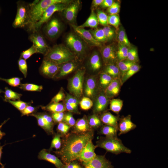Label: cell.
I'll use <instances>...</instances> for the list:
<instances>
[{"mask_svg": "<svg viewBox=\"0 0 168 168\" xmlns=\"http://www.w3.org/2000/svg\"><path fill=\"white\" fill-rule=\"evenodd\" d=\"M94 136L93 129L84 133H68L63 136L60 148L54 152L64 165L77 160L83 148L89 141L92 140Z\"/></svg>", "mask_w": 168, "mask_h": 168, "instance_id": "1", "label": "cell"}, {"mask_svg": "<svg viewBox=\"0 0 168 168\" xmlns=\"http://www.w3.org/2000/svg\"><path fill=\"white\" fill-rule=\"evenodd\" d=\"M68 0H35L29 4V29L32 30L34 25L40 19L46 9L51 5L58 3H68Z\"/></svg>", "mask_w": 168, "mask_h": 168, "instance_id": "2", "label": "cell"}, {"mask_svg": "<svg viewBox=\"0 0 168 168\" xmlns=\"http://www.w3.org/2000/svg\"><path fill=\"white\" fill-rule=\"evenodd\" d=\"M76 56L67 46L60 44L50 48L44 58L59 65L75 59Z\"/></svg>", "mask_w": 168, "mask_h": 168, "instance_id": "3", "label": "cell"}, {"mask_svg": "<svg viewBox=\"0 0 168 168\" xmlns=\"http://www.w3.org/2000/svg\"><path fill=\"white\" fill-rule=\"evenodd\" d=\"M97 147L105 149L109 152L118 155L122 153L130 154L132 151L125 146L117 137H100L96 142Z\"/></svg>", "mask_w": 168, "mask_h": 168, "instance_id": "4", "label": "cell"}, {"mask_svg": "<svg viewBox=\"0 0 168 168\" xmlns=\"http://www.w3.org/2000/svg\"><path fill=\"white\" fill-rule=\"evenodd\" d=\"M86 69L79 68L68 80V88L71 94L79 99L83 94V84Z\"/></svg>", "mask_w": 168, "mask_h": 168, "instance_id": "5", "label": "cell"}, {"mask_svg": "<svg viewBox=\"0 0 168 168\" xmlns=\"http://www.w3.org/2000/svg\"><path fill=\"white\" fill-rule=\"evenodd\" d=\"M65 42L67 46L76 56H82L85 53L86 43L76 33H69L66 37Z\"/></svg>", "mask_w": 168, "mask_h": 168, "instance_id": "6", "label": "cell"}, {"mask_svg": "<svg viewBox=\"0 0 168 168\" xmlns=\"http://www.w3.org/2000/svg\"><path fill=\"white\" fill-rule=\"evenodd\" d=\"M29 21V4L23 2H18L16 15L12 23L13 27L15 28L24 27L28 25Z\"/></svg>", "mask_w": 168, "mask_h": 168, "instance_id": "7", "label": "cell"}, {"mask_svg": "<svg viewBox=\"0 0 168 168\" xmlns=\"http://www.w3.org/2000/svg\"><path fill=\"white\" fill-rule=\"evenodd\" d=\"M69 3H56L50 6L45 10L40 20L34 25L32 30L33 32L39 31L42 26L49 20L55 12H62Z\"/></svg>", "mask_w": 168, "mask_h": 168, "instance_id": "8", "label": "cell"}, {"mask_svg": "<svg viewBox=\"0 0 168 168\" xmlns=\"http://www.w3.org/2000/svg\"><path fill=\"white\" fill-rule=\"evenodd\" d=\"M29 115L35 118L38 125L48 134L54 133V122L51 116L46 113H34Z\"/></svg>", "mask_w": 168, "mask_h": 168, "instance_id": "9", "label": "cell"}, {"mask_svg": "<svg viewBox=\"0 0 168 168\" xmlns=\"http://www.w3.org/2000/svg\"><path fill=\"white\" fill-rule=\"evenodd\" d=\"M29 39L39 53L44 56L50 49L43 36L39 31L33 32L29 36Z\"/></svg>", "mask_w": 168, "mask_h": 168, "instance_id": "10", "label": "cell"}, {"mask_svg": "<svg viewBox=\"0 0 168 168\" xmlns=\"http://www.w3.org/2000/svg\"><path fill=\"white\" fill-rule=\"evenodd\" d=\"M59 69L58 64L49 59L44 58L39 71L40 74L44 77L53 78L58 73Z\"/></svg>", "mask_w": 168, "mask_h": 168, "instance_id": "11", "label": "cell"}, {"mask_svg": "<svg viewBox=\"0 0 168 168\" xmlns=\"http://www.w3.org/2000/svg\"><path fill=\"white\" fill-rule=\"evenodd\" d=\"M62 29L61 21L57 18L54 17L50 20L46 25L44 32L49 38L54 40L59 35Z\"/></svg>", "mask_w": 168, "mask_h": 168, "instance_id": "12", "label": "cell"}, {"mask_svg": "<svg viewBox=\"0 0 168 168\" xmlns=\"http://www.w3.org/2000/svg\"><path fill=\"white\" fill-rule=\"evenodd\" d=\"M81 164L82 168H114L111 162L106 158L105 155H96L92 160Z\"/></svg>", "mask_w": 168, "mask_h": 168, "instance_id": "13", "label": "cell"}, {"mask_svg": "<svg viewBox=\"0 0 168 168\" xmlns=\"http://www.w3.org/2000/svg\"><path fill=\"white\" fill-rule=\"evenodd\" d=\"M80 4L79 0L72 1L62 11L65 19L71 24H75Z\"/></svg>", "mask_w": 168, "mask_h": 168, "instance_id": "14", "label": "cell"}, {"mask_svg": "<svg viewBox=\"0 0 168 168\" xmlns=\"http://www.w3.org/2000/svg\"><path fill=\"white\" fill-rule=\"evenodd\" d=\"M75 33L79 36L86 43L93 46H99L101 43L96 40L89 31L79 27L75 24H71Z\"/></svg>", "mask_w": 168, "mask_h": 168, "instance_id": "15", "label": "cell"}, {"mask_svg": "<svg viewBox=\"0 0 168 168\" xmlns=\"http://www.w3.org/2000/svg\"><path fill=\"white\" fill-rule=\"evenodd\" d=\"M92 141L90 140L87 143L78 158L77 160L81 162L90 161L96 155L95 151L97 147L94 145Z\"/></svg>", "mask_w": 168, "mask_h": 168, "instance_id": "16", "label": "cell"}, {"mask_svg": "<svg viewBox=\"0 0 168 168\" xmlns=\"http://www.w3.org/2000/svg\"><path fill=\"white\" fill-rule=\"evenodd\" d=\"M58 72L54 78L60 79L64 77L75 71L78 66L76 59L59 65Z\"/></svg>", "mask_w": 168, "mask_h": 168, "instance_id": "17", "label": "cell"}, {"mask_svg": "<svg viewBox=\"0 0 168 168\" xmlns=\"http://www.w3.org/2000/svg\"><path fill=\"white\" fill-rule=\"evenodd\" d=\"M131 115L129 114L119 119L118 123L119 135L126 133L137 127L136 125L131 121Z\"/></svg>", "mask_w": 168, "mask_h": 168, "instance_id": "18", "label": "cell"}, {"mask_svg": "<svg viewBox=\"0 0 168 168\" xmlns=\"http://www.w3.org/2000/svg\"><path fill=\"white\" fill-rule=\"evenodd\" d=\"M101 53L104 63L106 65L113 64L116 59L115 48L112 45L103 47L101 50Z\"/></svg>", "mask_w": 168, "mask_h": 168, "instance_id": "19", "label": "cell"}, {"mask_svg": "<svg viewBox=\"0 0 168 168\" xmlns=\"http://www.w3.org/2000/svg\"><path fill=\"white\" fill-rule=\"evenodd\" d=\"M39 159L48 161L55 165L56 168H62L64 164L61 160L54 155L50 154L45 149H43L39 153Z\"/></svg>", "mask_w": 168, "mask_h": 168, "instance_id": "20", "label": "cell"}, {"mask_svg": "<svg viewBox=\"0 0 168 168\" xmlns=\"http://www.w3.org/2000/svg\"><path fill=\"white\" fill-rule=\"evenodd\" d=\"M96 89V83L95 77L91 76L87 78L83 87V92L85 96L90 98H93L95 96Z\"/></svg>", "mask_w": 168, "mask_h": 168, "instance_id": "21", "label": "cell"}, {"mask_svg": "<svg viewBox=\"0 0 168 168\" xmlns=\"http://www.w3.org/2000/svg\"><path fill=\"white\" fill-rule=\"evenodd\" d=\"M108 103V98L105 94L101 93L97 97L94 105V114H97L104 111L107 108Z\"/></svg>", "mask_w": 168, "mask_h": 168, "instance_id": "22", "label": "cell"}, {"mask_svg": "<svg viewBox=\"0 0 168 168\" xmlns=\"http://www.w3.org/2000/svg\"><path fill=\"white\" fill-rule=\"evenodd\" d=\"M92 129L89 125L87 117L84 115L82 118L78 119L76 121L72 132L82 134L87 132Z\"/></svg>", "mask_w": 168, "mask_h": 168, "instance_id": "23", "label": "cell"}, {"mask_svg": "<svg viewBox=\"0 0 168 168\" xmlns=\"http://www.w3.org/2000/svg\"><path fill=\"white\" fill-rule=\"evenodd\" d=\"M120 84L118 78L113 79L105 89V94L106 96L108 98L112 97L117 95L119 91Z\"/></svg>", "mask_w": 168, "mask_h": 168, "instance_id": "24", "label": "cell"}, {"mask_svg": "<svg viewBox=\"0 0 168 168\" xmlns=\"http://www.w3.org/2000/svg\"><path fill=\"white\" fill-rule=\"evenodd\" d=\"M102 123L105 125L113 126L118 129L119 117L109 112L103 113L100 117Z\"/></svg>", "mask_w": 168, "mask_h": 168, "instance_id": "25", "label": "cell"}, {"mask_svg": "<svg viewBox=\"0 0 168 168\" xmlns=\"http://www.w3.org/2000/svg\"><path fill=\"white\" fill-rule=\"evenodd\" d=\"M41 108L52 113L64 112L66 109L63 103L51 102L46 106H41Z\"/></svg>", "mask_w": 168, "mask_h": 168, "instance_id": "26", "label": "cell"}, {"mask_svg": "<svg viewBox=\"0 0 168 168\" xmlns=\"http://www.w3.org/2000/svg\"><path fill=\"white\" fill-rule=\"evenodd\" d=\"M98 24L97 15L93 10H91L90 15L86 21L78 26L83 28L88 27L96 29L97 28Z\"/></svg>", "mask_w": 168, "mask_h": 168, "instance_id": "27", "label": "cell"}, {"mask_svg": "<svg viewBox=\"0 0 168 168\" xmlns=\"http://www.w3.org/2000/svg\"><path fill=\"white\" fill-rule=\"evenodd\" d=\"M90 67L93 71H95L99 70L101 66L100 58L98 53L94 52L89 59Z\"/></svg>", "mask_w": 168, "mask_h": 168, "instance_id": "28", "label": "cell"}, {"mask_svg": "<svg viewBox=\"0 0 168 168\" xmlns=\"http://www.w3.org/2000/svg\"><path fill=\"white\" fill-rule=\"evenodd\" d=\"M118 131V129L115 127L105 125L100 127L99 133L107 137H117Z\"/></svg>", "mask_w": 168, "mask_h": 168, "instance_id": "29", "label": "cell"}, {"mask_svg": "<svg viewBox=\"0 0 168 168\" xmlns=\"http://www.w3.org/2000/svg\"><path fill=\"white\" fill-rule=\"evenodd\" d=\"M4 99V101L6 100H20L22 95L15 92L7 87L5 88Z\"/></svg>", "mask_w": 168, "mask_h": 168, "instance_id": "30", "label": "cell"}, {"mask_svg": "<svg viewBox=\"0 0 168 168\" xmlns=\"http://www.w3.org/2000/svg\"><path fill=\"white\" fill-rule=\"evenodd\" d=\"M93 38L98 42H105L107 41L102 28H96L89 30Z\"/></svg>", "mask_w": 168, "mask_h": 168, "instance_id": "31", "label": "cell"}, {"mask_svg": "<svg viewBox=\"0 0 168 168\" xmlns=\"http://www.w3.org/2000/svg\"><path fill=\"white\" fill-rule=\"evenodd\" d=\"M87 119L89 125L92 129L97 128L103 125L100 117L96 114H94L90 116Z\"/></svg>", "mask_w": 168, "mask_h": 168, "instance_id": "32", "label": "cell"}, {"mask_svg": "<svg viewBox=\"0 0 168 168\" xmlns=\"http://www.w3.org/2000/svg\"><path fill=\"white\" fill-rule=\"evenodd\" d=\"M136 63L129 61L127 59L119 61L118 63L117 67L122 77L126 72L133 65Z\"/></svg>", "mask_w": 168, "mask_h": 168, "instance_id": "33", "label": "cell"}, {"mask_svg": "<svg viewBox=\"0 0 168 168\" xmlns=\"http://www.w3.org/2000/svg\"><path fill=\"white\" fill-rule=\"evenodd\" d=\"M123 106V101L120 99H114L110 102V110L118 114Z\"/></svg>", "mask_w": 168, "mask_h": 168, "instance_id": "34", "label": "cell"}, {"mask_svg": "<svg viewBox=\"0 0 168 168\" xmlns=\"http://www.w3.org/2000/svg\"><path fill=\"white\" fill-rule=\"evenodd\" d=\"M141 67L136 63L132 65L122 77V82H124L140 70Z\"/></svg>", "mask_w": 168, "mask_h": 168, "instance_id": "35", "label": "cell"}, {"mask_svg": "<svg viewBox=\"0 0 168 168\" xmlns=\"http://www.w3.org/2000/svg\"><path fill=\"white\" fill-rule=\"evenodd\" d=\"M19 88L24 91H30L40 92L43 86L32 83H21Z\"/></svg>", "mask_w": 168, "mask_h": 168, "instance_id": "36", "label": "cell"}, {"mask_svg": "<svg viewBox=\"0 0 168 168\" xmlns=\"http://www.w3.org/2000/svg\"><path fill=\"white\" fill-rule=\"evenodd\" d=\"M128 50V47L119 44L117 52H116L117 58L119 61L127 59Z\"/></svg>", "mask_w": 168, "mask_h": 168, "instance_id": "37", "label": "cell"}, {"mask_svg": "<svg viewBox=\"0 0 168 168\" xmlns=\"http://www.w3.org/2000/svg\"><path fill=\"white\" fill-rule=\"evenodd\" d=\"M61 137V135L58 133L54 135L50 147L48 150L49 152H50L53 148L57 150L60 148L62 145Z\"/></svg>", "mask_w": 168, "mask_h": 168, "instance_id": "38", "label": "cell"}, {"mask_svg": "<svg viewBox=\"0 0 168 168\" xmlns=\"http://www.w3.org/2000/svg\"><path fill=\"white\" fill-rule=\"evenodd\" d=\"M105 72L113 78H117L120 73L119 70L117 66L111 64L106 65Z\"/></svg>", "mask_w": 168, "mask_h": 168, "instance_id": "39", "label": "cell"}, {"mask_svg": "<svg viewBox=\"0 0 168 168\" xmlns=\"http://www.w3.org/2000/svg\"><path fill=\"white\" fill-rule=\"evenodd\" d=\"M4 101L11 104L20 112L23 110L27 106L30 105L31 102H26L19 100H6Z\"/></svg>", "mask_w": 168, "mask_h": 168, "instance_id": "40", "label": "cell"}, {"mask_svg": "<svg viewBox=\"0 0 168 168\" xmlns=\"http://www.w3.org/2000/svg\"><path fill=\"white\" fill-rule=\"evenodd\" d=\"M129 61L136 63L139 61L137 50L134 47L128 48L127 59Z\"/></svg>", "mask_w": 168, "mask_h": 168, "instance_id": "41", "label": "cell"}, {"mask_svg": "<svg viewBox=\"0 0 168 168\" xmlns=\"http://www.w3.org/2000/svg\"><path fill=\"white\" fill-rule=\"evenodd\" d=\"M118 40L119 44L129 47L130 43L128 39L125 30L121 29L119 31L118 35Z\"/></svg>", "mask_w": 168, "mask_h": 168, "instance_id": "42", "label": "cell"}, {"mask_svg": "<svg viewBox=\"0 0 168 168\" xmlns=\"http://www.w3.org/2000/svg\"><path fill=\"white\" fill-rule=\"evenodd\" d=\"M63 101L64 105H71L78 106L80 100L78 99L70 94L66 93V96Z\"/></svg>", "mask_w": 168, "mask_h": 168, "instance_id": "43", "label": "cell"}, {"mask_svg": "<svg viewBox=\"0 0 168 168\" xmlns=\"http://www.w3.org/2000/svg\"><path fill=\"white\" fill-rule=\"evenodd\" d=\"M79 104L81 108L83 110H88L91 108L93 105V102L89 98L83 97L80 101Z\"/></svg>", "mask_w": 168, "mask_h": 168, "instance_id": "44", "label": "cell"}, {"mask_svg": "<svg viewBox=\"0 0 168 168\" xmlns=\"http://www.w3.org/2000/svg\"><path fill=\"white\" fill-rule=\"evenodd\" d=\"M113 78L110 75L104 72L100 73V82L101 86L105 88L110 84Z\"/></svg>", "mask_w": 168, "mask_h": 168, "instance_id": "45", "label": "cell"}, {"mask_svg": "<svg viewBox=\"0 0 168 168\" xmlns=\"http://www.w3.org/2000/svg\"><path fill=\"white\" fill-rule=\"evenodd\" d=\"M120 23V18L118 14H112L108 16V24L112 26L117 30L118 29Z\"/></svg>", "mask_w": 168, "mask_h": 168, "instance_id": "46", "label": "cell"}, {"mask_svg": "<svg viewBox=\"0 0 168 168\" xmlns=\"http://www.w3.org/2000/svg\"><path fill=\"white\" fill-rule=\"evenodd\" d=\"M97 16L99 23L105 26H108V16L103 11L98 10Z\"/></svg>", "mask_w": 168, "mask_h": 168, "instance_id": "47", "label": "cell"}, {"mask_svg": "<svg viewBox=\"0 0 168 168\" xmlns=\"http://www.w3.org/2000/svg\"><path fill=\"white\" fill-rule=\"evenodd\" d=\"M22 78L18 77H13L8 79H5L0 77V80L3 81L10 86L12 87L19 86L20 85Z\"/></svg>", "mask_w": 168, "mask_h": 168, "instance_id": "48", "label": "cell"}, {"mask_svg": "<svg viewBox=\"0 0 168 168\" xmlns=\"http://www.w3.org/2000/svg\"><path fill=\"white\" fill-rule=\"evenodd\" d=\"M71 127L69 125L62 122L58 123L57 130L58 133L61 135L62 137L68 133Z\"/></svg>", "mask_w": 168, "mask_h": 168, "instance_id": "49", "label": "cell"}, {"mask_svg": "<svg viewBox=\"0 0 168 168\" xmlns=\"http://www.w3.org/2000/svg\"><path fill=\"white\" fill-rule=\"evenodd\" d=\"M38 52L33 45L28 49L22 52L21 54L20 58L26 60L29 58L32 55L38 53Z\"/></svg>", "mask_w": 168, "mask_h": 168, "instance_id": "50", "label": "cell"}, {"mask_svg": "<svg viewBox=\"0 0 168 168\" xmlns=\"http://www.w3.org/2000/svg\"><path fill=\"white\" fill-rule=\"evenodd\" d=\"M19 69L24 77L26 78L27 74V65L26 60L20 57L18 61Z\"/></svg>", "mask_w": 168, "mask_h": 168, "instance_id": "51", "label": "cell"}, {"mask_svg": "<svg viewBox=\"0 0 168 168\" xmlns=\"http://www.w3.org/2000/svg\"><path fill=\"white\" fill-rule=\"evenodd\" d=\"M62 122L71 127L74 126L76 121L73 117L72 113L68 112L65 114Z\"/></svg>", "mask_w": 168, "mask_h": 168, "instance_id": "52", "label": "cell"}, {"mask_svg": "<svg viewBox=\"0 0 168 168\" xmlns=\"http://www.w3.org/2000/svg\"><path fill=\"white\" fill-rule=\"evenodd\" d=\"M107 41L111 40L115 36L114 30L110 26H108L102 28Z\"/></svg>", "mask_w": 168, "mask_h": 168, "instance_id": "53", "label": "cell"}, {"mask_svg": "<svg viewBox=\"0 0 168 168\" xmlns=\"http://www.w3.org/2000/svg\"><path fill=\"white\" fill-rule=\"evenodd\" d=\"M65 96L64 90L61 87L58 92L52 98L51 102L58 103L63 100Z\"/></svg>", "mask_w": 168, "mask_h": 168, "instance_id": "54", "label": "cell"}, {"mask_svg": "<svg viewBox=\"0 0 168 168\" xmlns=\"http://www.w3.org/2000/svg\"><path fill=\"white\" fill-rule=\"evenodd\" d=\"M120 5L118 2H114L112 4L107 8V12L110 15L117 14L120 12Z\"/></svg>", "mask_w": 168, "mask_h": 168, "instance_id": "55", "label": "cell"}, {"mask_svg": "<svg viewBox=\"0 0 168 168\" xmlns=\"http://www.w3.org/2000/svg\"><path fill=\"white\" fill-rule=\"evenodd\" d=\"M65 114L64 112L52 113L51 117L54 122L59 123L62 122Z\"/></svg>", "mask_w": 168, "mask_h": 168, "instance_id": "56", "label": "cell"}, {"mask_svg": "<svg viewBox=\"0 0 168 168\" xmlns=\"http://www.w3.org/2000/svg\"><path fill=\"white\" fill-rule=\"evenodd\" d=\"M38 109L37 107L32 106L30 105L26 107L23 110L21 111V116L26 115H29L35 113L36 110Z\"/></svg>", "mask_w": 168, "mask_h": 168, "instance_id": "57", "label": "cell"}, {"mask_svg": "<svg viewBox=\"0 0 168 168\" xmlns=\"http://www.w3.org/2000/svg\"><path fill=\"white\" fill-rule=\"evenodd\" d=\"M62 168H82V167L77 160H75L67 164L64 165Z\"/></svg>", "mask_w": 168, "mask_h": 168, "instance_id": "58", "label": "cell"}, {"mask_svg": "<svg viewBox=\"0 0 168 168\" xmlns=\"http://www.w3.org/2000/svg\"><path fill=\"white\" fill-rule=\"evenodd\" d=\"M114 2L113 0H103L100 6L102 8H108Z\"/></svg>", "mask_w": 168, "mask_h": 168, "instance_id": "59", "label": "cell"}, {"mask_svg": "<svg viewBox=\"0 0 168 168\" xmlns=\"http://www.w3.org/2000/svg\"><path fill=\"white\" fill-rule=\"evenodd\" d=\"M103 0H93L91 3V7L93 9L96 8L100 5Z\"/></svg>", "mask_w": 168, "mask_h": 168, "instance_id": "60", "label": "cell"}, {"mask_svg": "<svg viewBox=\"0 0 168 168\" xmlns=\"http://www.w3.org/2000/svg\"><path fill=\"white\" fill-rule=\"evenodd\" d=\"M9 119V118L5 120L0 125V140H1L3 136L6 135V133L4 132H2L1 130V129L2 126L5 124Z\"/></svg>", "mask_w": 168, "mask_h": 168, "instance_id": "61", "label": "cell"}, {"mask_svg": "<svg viewBox=\"0 0 168 168\" xmlns=\"http://www.w3.org/2000/svg\"><path fill=\"white\" fill-rule=\"evenodd\" d=\"M6 144H5L2 146H1L0 143V165L1 166V168H5L4 165L1 163V160L2 153V150L3 149V147Z\"/></svg>", "mask_w": 168, "mask_h": 168, "instance_id": "62", "label": "cell"}, {"mask_svg": "<svg viewBox=\"0 0 168 168\" xmlns=\"http://www.w3.org/2000/svg\"><path fill=\"white\" fill-rule=\"evenodd\" d=\"M2 93H4V92L0 89V94Z\"/></svg>", "mask_w": 168, "mask_h": 168, "instance_id": "63", "label": "cell"}]
</instances>
